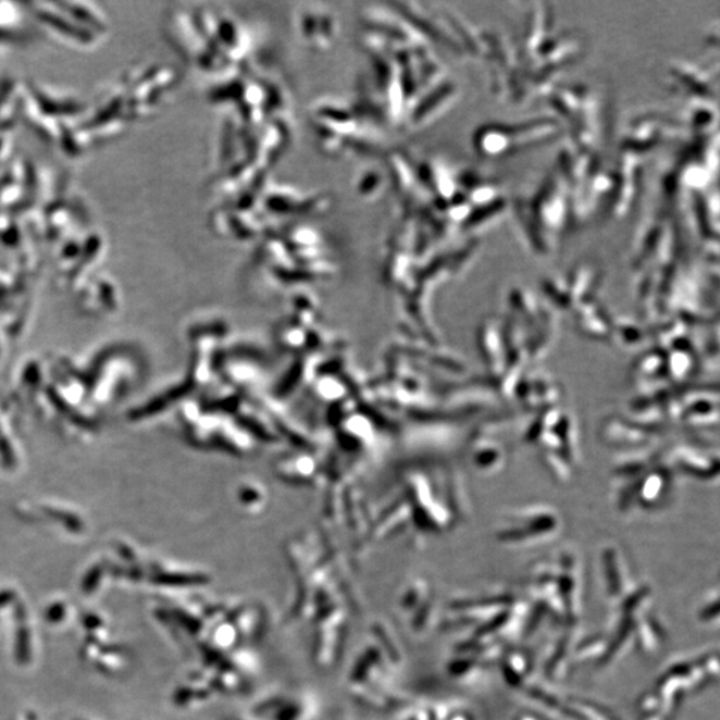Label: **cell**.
<instances>
[{"label":"cell","instance_id":"cell-5","mask_svg":"<svg viewBox=\"0 0 720 720\" xmlns=\"http://www.w3.org/2000/svg\"><path fill=\"white\" fill-rule=\"evenodd\" d=\"M719 595L718 592L713 593V596H710V599H707L706 604L702 606L699 611V619L706 623L718 622L719 617Z\"/></svg>","mask_w":720,"mask_h":720},{"label":"cell","instance_id":"cell-1","mask_svg":"<svg viewBox=\"0 0 720 720\" xmlns=\"http://www.w3.org/2000/svg\"><path fill=\"white\" fill-rule=\"evenodd\" d=\"M402 666V648L393 629L385 622H376L352 660L347 692L371 710H400L404 700L398 695V681Z\"/></svg>","mask_w":720,"mask_h":720},{"label":"cell","instance_id":"cell-4","mask_svg":"<svg viewBox=\"0 0 720 720\" xmlns=\"http://www.w3.org/2000/svg\"><path fill=\"white\" fill-rule=\"evenodd\" d=\"M400 610H402L406 624L412 631L424 633L434 616L433 589L423 582H417L406 587L399 599Z\"/></svg>","mask_w":720,"mask_h":720},{"label":"cell","instance_id":"cell-3","mask_svg":"<svg viewBox=\"0 0 720 720\" xmlns=\"http://www.w3.org/2000/svg\"><path fill=\"white\" fill-rule=\"evenodd\" d=\"M234 720H316L315 702L303 693H280L257 702Z\"/></svg>","mask_w":720,"mask_h":720},{"label":"cell","instance_id":"cell-2","mask_svg":"<svg viewBox=\"0 0 720 720\" xmlns=\"http://www.w3.org/2000/svg\"><path fill=\"white\" fill-rule=\"evenodd\" d=\"M717 676L718 657L711 659L710 654L670 666L655 682L653 692L643 696L641 720H670L687 695L699 692Z\"/></svg>","mask_w":720,"mask_h":720}]
</instances>
